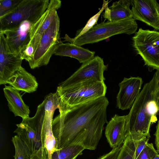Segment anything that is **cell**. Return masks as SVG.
I'll return each instance as SVG.
<instances>
[{
    "label": "cell",
    "mask_w": 159,
    "mask_h": 159,
    "mask_svg": "<svg viewBox=\"0 0 159 159\" xmlns=\"http://www.w3.org/2000/svg\"><path fill=\"white\" fill-rule=\"evenodd\" d=\"M109 102L105 96L59 110L53 119L52 128L59 149L71 145L84 149H96L107 120Z\"/></svg>",
    "instance_id": "6da1fadb"
},
{
    "label": "cell",
    "mask_w": 159,
    "mask_h": 159,
    "mask_svg": "<svg viewBox=\"0 0 159 159\" xmlns=\"http://www.w3.org/2000/svg\"><path fill=\"white\" fill-rule=\"evenodd\" d=\"M159 112V70L144 85L127 115L126 129L129 134L150 138L151 125L157 120Z\"/></svg>",
    "instance_id": "7a4b0ae2"
},
{
    "label": "cell",
    "mask_w": 159,
    "mask_h": 159,
    "mask_svg": "<svg viewBox=\"0 0 159 159\" xmlns=\"http://www.w3.org/2000/svg\"><path fill=\"white\" fill-rule=\"evenodd\" d=\"M137 28L136 20L131 18L117 22H102L94 25L78 38H71L66 34L63 39L65 41L81 46L97 43L118 34H135Z\"/></svg>",
    "instance_id": "3957f363"
},
{
    "label": "cell",
    "mask_w": 159,
    "mask_h": 159,
    "mask_svg": "<svg viewBox=\"0 0 159 159\" xmlns=\"http://www.w3.org/2000/svg\"><path fill=\"white\" fill-rule=\"evenodd\" d=\"M107 89L104 82L93 79L72 85L62 86L59 85L56 92L62 102L60 109L105 96Z\"/></svg>",
    "instance_id": "277c9868"
},
{
    "label": "cell",
    "mask_w": 159,
    "mask_h": 159,
    "mask_svg": "<svg viewBox=\"0 0 159 159\" xmlns=\"http://www.w3.org/2000/svg\"><path fill=\"white\" fill-rule=\"evenodd\" d=\"M50 108L48 101L44 99L38 106L34 117L22 119L20 123L16 125L17 128L14 133L17 134L32 154L42 147V132Z\"/></svg>",
    "instance_id": "5b68a950"
},
{
    "label": "cell",
    "mask_w": 159,
    "mask_h": 159,
    "mask_svg": "<svg viewBox=\"0 0 159 159\" xmlns=\"http://www.w3.org/2000/svg\"><path fill=\"white\" fill-rule=\"evenodd\" d=\"M49 0H22L13 11L0 17V31L13 28L24 21L34 24L48 8Z\"/></svg>",
    "instance_id": "8992f818"
},
{
    "label": "cell",
    "mask_w": 159,
    "mask_h": 159,
    "mask_svg": "<svg viewBox=\"0 0 159 159\" xmlns=\"http://www.w3.org/2000/svg\"><path fill=\"white\" fill-rule=\"evenodd\" d=\"M132 39L133 47L145 65L159 70V32L140 28Z\"/></svg>",
    "instance_id": "52a82bcc"
},
{
    "label": "cell",
    "mask_w": 159,
    "mask_h": 159,
    "mask_svg": "<svg viewBox=\"0 0 159 159\" xmlns=\"http://www.w3.org/2000/svg\"><path fill=\"white\" fill-rule=\"evenodd\" d=\"M60 19L57 13L52 23L42 36L30 66L34 69L47 65L57 48L63 43L60 33Z\"/></svg>",
    "instance_id": "ba28073f"
},
{
    "label": "cell",
    "mask_w": 159,
    "mask_h": 159,
    "mask_svg": "<svg viewBox=\"0 0 159 159\" xmlns=\"http://www.w3.org/2000/svg\"><path fill=\"white\" fill-rule=\"evenodd\" d=\"M107 69V66L105 65L103 59L97 56L83 63L75 72L59 85H72L93 79L104 82V72Z\"/></svg>",
    "instance_id": "9c48e42d"
},
{
    "label": "cell",
    "mask_w": 159,
    "mask_h": 159,
    "mask_svg": "<svg viewBox=\"0 0 159 159\" xmlns=\"http://www.w3.org/2000/svg\"><path fill=\"white\" fill-rule=\"evenodd\" d=\"M132 17L159 30V4L156 0H131Z\"/></svg>",
    "instance_id": "30bf717a"
},
{
    "label": "cell",
    "mask_w": 159,
    "mask_h": 159,
    "mask_svg": "<svg viewBox=\"0 0 159 159\" xmlns=\"http://www.w3.org/2000/svg\"><path fill=\"white\" fill-rule=\"evenodd\" d=\"M143 83L139 77L124 78L119 83V91L116 96V106L124 110L131 108L140 92Z\"/></svg>",
    "instance_id": "8fae6325"
},
{
    "label": "cell",
    "mask_w": 159,
    "mask_h": 159,
    "mask_svg": "<svg viewBox=\"0 0 159 159\" xmlns=\"http://www.w3.org/2000/svg\"><path fill=\"white\" fill-rule=\"evenodd\" d=\"M34 23L24 21L17 26L2 32L11 52L19 56L21 50L30 40V31Z\"/></svg>",
    "instance_id": "7c38bea8"
},
{
    "label": "cell",
    "mask_w": 159,
    "mask_h": 159,
    "mask_svg": "<svg viewBox=\"0 0 159 159\" xmlns=\"http://www.w3.org/2000/svg\"><path fill=\"white\" fill-rule=\"evenodd\" d=\"M22 60L12 53L7 43L5 36L0 31V84H6L7 80L20 66Z\"/></svg>",
    "instance_id": "4fadbf2b"
},
{
    "label": "cell",
    "mask_w": 159,
    "mask_h": 159,
    "mask_svg": "<svg viewBox=\"0 0 159 159\" xmlns=\"http://www.w3.org/2000/svg\"><path fill=\"white\" fill-rule=\"evenodd\" d=\"M61 4L60 0H50L45 11L38 20L32 25L29 43L33 47L35 52L42 36L55 18L57 13V10L60 7Z\"/></svg>",
    "instance_id": "5bb4252c"
},
{
    "label": "cell",
    "mask_w": 159,
    "mask_h": 159,
    "mask_svg": "<svg viewBox=\"0 0 159 159\" xmlns=\"http://www.w3.org/2000/svg\"><path fill=\"white\" fill-rule=\"evenodd\" d=\"M127 115L115 114L107 123L105 134L110 147L120 146L128 136L126 129Z\"/></svg>",
    "instance_id": "9a60e30c"
},
{
    "label": "cell",
    "mask_w": 159,
    "mask_h": 159,
    "mask_svg": "<svg viewBox=\"0 0 159 159\" xmlns=\"http://www.w3.org/2000/svg\"><path fill=\"white\" fill-rule=\"evenodd\" d=\"M6 83L19 91L29 93L35 91L38 85L35 77L21 66L7 80Z\"/></svg>",
    "instance_id": "2e32d148"
},
{
    "label": "cell",
    "mask_w": 159,
    "mask_h": 159,
    "mask_svg": "<svg viewBox=\"0 0 159 159\" xmlns=\"http://www.w3.org/2000/svg\"><path fill=\"white\" fill-rule=\"evenodd\" d=\"M3 90L10 111L15 116L21 117L22 119L29 117V107L24 102L19 91L11 86L6 85Z\"/></svg>",
    "instance_id": "e0dca14e"
},
{
    "label": "cell",
    "mask_w": 159,
    "mask_h": 159,
    "mask_svg": "<svg viewBox=\"0 0 159 159\" xmlns=\"http://www.w3.org/2000/svg\"><path fill=\"white\" fill-rule=\"evenodd\" d=\"M95 52L81 46L67 43H62L55 50V55L69 57L77 60L80 63H84L94 57Z\"/></svg>",
    "instance_id": "ac0fdd59"
},
{
    "label": "cell",
    "mask_w": 159,
    "mask_h": 159,
    "mask_svg": "<svg viewBox=\"0 0 159 159\" xmlns=\"http://www.w3.org/2000/svg\"><path fill=\"white\" fill-rule=\"evenodd\" d=\"M130 0H120L114 2L108 7L105 8L103 17L109 21L117 22L133 18L132 12L130 8Z\"/></svg>",
    "instance_id": "d6986e66"
},
{
    "label": "cell",
    "mask_w": 159,
    "mask_h": 159,
    "mask_svg": "<svg viewBox=\"0 0 159 159\" xmlns=\"http://www.w3.org/2000/svg\"><path fill=\"white\" fill-rule=\"evenodd\" d=\"M144 137L129 134L121 147L116 159H134L138 143L140 140Z\"/></svg>",
    "instance_id": "ffe728a7"
},
{
    "label": "cell",
    "mask_w": 159,
    "mask_h": 159,
    "mask_svg": "<svg viewBox=\"0 0 159 159\" xmlns=\"http://www.w3.org/2000/svg\"><path fill=\"white\" fill-rule=\"evenodd\" d=\"M84 149L79 145L68 146L54 152L51 159H76L79 156L83 154Z\"/></svg>",
    "instance_id": "44dd1931"
},
{
    "label": "cell",
    "mask_w": 159,
    "mask_h": 159,
    "mask_svg": "<svg viewBox=\"0 0 159 159\" xmlns=\"http://www.w3.org/2000/svg\"><path fill=\"white\" fill-rule=\"evenodd\" d=\"M12 142L14 146L15 154L14 159H30L32 153L29 149L17 135L12 137Z\"/></svg>",
    "instance_id": "7402d4cb"
},
{
    "label": "cell",
    "mask_w": 159,
    "mask_h": 159,
    "mask_svg": "<svg viewBox=\"0 0 159 159\" xmlns=\"http://www.w3.org/2000/svg\"><path fill=\"white\" fill-rule=\"evenodd\" d=\"M22 0H0V17L14 10Z\"/></svg>",
    "instance_id": "603a6c76"
},
{
    "label": "cell",
    "mask_w": 159,
    "mask_h": 159,
    "mask_svg": "<svg viewBox=\"0 0 159 159\" xmlns=\"http://www.w3.org/2000/svg\"><path fill=\"white\" fill-rule=\"evenodd\" d=\"M109 2L108 0L107 1L103 0L102 7L99 11L89 20L85 26L82 29L80 33L74 38H78L83 34L86 33L97 24L100 15L102 11L105 9L107 6L108 5Z\"/></svg>",
    "instance_id": "cb8c5ba5"
},
{
    "label": "cell",
    "mask_w": 159,
    "mask_h": 159,
    "mask_svg": "<svg viewBox=\"0 0 159 159\" xmlns=\"http://www.w3.org/2000/svg\"><path fill=\"white\" fill-rule=\"evenodd\" d=\"M34 52L33 47L29 43L21 50L19 56L22 60L24 59L27 61L30 66L34 61Z\"/></svg>",
    "instance_id": "d4e9b609"
},
{
    "label": "cell",
    "mask_w": 159,
    "mask_h": 159,
    "mask_svg": "<svg viewBox=\"0 0 159 159\" xmlns=\"http://www.w3.org/2000/svg\"><path fill=\"white\" fill-rule=\"evenodd\" d=\"M158 152L152 143H148L137 159H151Z\"/></svg>",
    "instance_id": "484cf974"
},
{
    "label": "cell",
    "mask_w": 159,
    "mask_h": 159,
    "mask_svg": "<svg viewBox=\"0 0 159 159\" xmlns=\"http://www.w3.org/2000/svg\"><path fill=\"white\" fill-rule=\"evenodd\" d=\"M121 146L113 148L110 152L105 154L97 159H116L120 150Z\"/></svg>",
    "instance_id": "4316f807"
},
{
    "label": "cell",
    "mask_w": 159,
    "mask_h": 159,
    "mask_svg": "<svg viewBox=\"0 0 159 159\" xmlns=\"http://www.w3.org/2000/svg\"><path fill=\"white\" fill-rule=\"evenodd\" d=\"M150 138L145 137L139 141L136 149L134 158L137 159L139 156L148 143Z\"/></svg>",
    "instance_id": "83f0119b"
},
{
    "label": "cell",
    "mask_w": 159,
    "mask_h": 159,
    "mask_svg": "<svg viewBox=\"0 0 159 159\" xmlns=\"http://www.w3.org/2000/svg\"><path fill=\"white\" fill-rule=\"evenodd\" d=\"M30 159H48L46 149L41 147L35 151L32 154Z\"/></svg>",
    "instance_id": "f1b7e54d"
},
{
    "label": "cell",
    "mask_w": 159,
    "mask_h": 159,
    "mask_svg": "<svg viewBox=\"0 0 159 159\" xmlns=\"http://www.w3.org/2000/svg\"><path fill=\"white\" fill-rule=\"evenodd\" d=\"M155 136V144L157 151L159 152V120L156 126V131L154 134Z\"/></svg>",
    "instance_id": "f546056e"
}]
</instances>
